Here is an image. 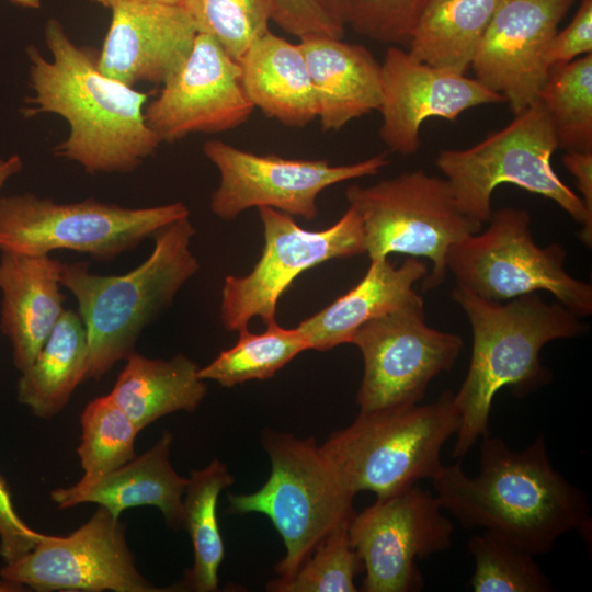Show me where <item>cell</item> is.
<instances>
[{"instance_id": "b9f144b4", "label": "cell", "mask_w": 592, "mask_h": 592, "mask_svg": "<svg viewBox=\"0 0 592 592\" xmlns=\"http://www.w3.org/2000/svg\"><path fill=\"white\" fill-rule=\"evenodd\" d=\"M325 12L337 23L344 26L343 22V2L344 0H315Z\"/></svg>"}, {"instance_id": "7c38bea8", "label": "cell", "mask_w": 592, "mask_h": 592, "mask_svg": "<svg viewBox=\"0 0 592 592\" xmlns=\"http://www.w3.org/2000/svg\"><path fill=\"white\" fill-rule=\"evenodd\" d=\"M205 157L217 168L220 180L212 192L209 208L224 221L236 219L252 207H270L308 221L318 216L317 197L327 187L377 174L389 163L386 153L349 164L327 160L289 159L258 155L220 139L203 145Z\"/></svg>"}, {"instance_id": "e0dca14e", "label": "cell", "mask_w": 592, "mask_h": 592, "mask_svg": "<svg viewBox=\"0 0 592 592\" xmlns=\"http://www.w3.org/2000/svg\"><path fill=\"white\" fill-rule=\"evenodd\" d=\"M574 0H500L470 68L511 111L534 103L547 78L548 46Z\"/></svg>"}, {"instance_id": "f546056e", "label": "cell", "mask_w": 592, "mask_h": 592, "mask_svg": "<svg viewBox=\"0 0 592 592\" xmlns=\"http://www.w3.org/2000/svg\"><path fill=\"white\" fill-rule=\"evenodd\" d=\"M537 100L548 113L558 148L592 151V53L550 67Z\"/></svg>"}, {"instance_id": "8992f818", "label": "cell", "mask_w": 592, "mask_h": 592, "mask_svg": "<svg viewBox=\"0 0 592 592\" xmlns=\"http://www.w3.org/2000/svg\"><path fill=\"white\" fill-rule=\"evenodd\" d=\"M262 444L271 462L270 477L255 492L230 494L229 511L258 512L271 520L286 548L275 572L286 580L330 532L351 522L355 494L315 437L266 430Z\"/></svg>"}, {"instance_id": "d6986e66", "label": "cell", "mask_w": 592, "mask_h": 592, "mask_svg": "<svg viewBox=\"0 0 592 592\" xmlns=\"http://www.w3.org/2000/svg\"><path fill=\"white\" fill-rule=\"evenodd\" d=\"M111 11L98 67L133 88L140 82L163 84L183 64L198 33L182 5L128 3Z\"/></svg>"}, {"instance_id": "9c48e42d", "label": "cell", "mask_w": 592, "mask_h": 592, "mask_svg": "<svg viewBox=\"0 0 592 592\" xmlns=\"http://www.w3.org/2000/svg\"><path fill=\"white\" fill-rule=\"evenodd\" d=\"M190 210L181 202L125 207L87 198L57 203L32 193L0 200V250L43 255L66 249L109 262Z\"/></svg>"}, {"instance_id": "83f0119b", "label": "cell", "mask_w": 592, "mask_h": 592, "mask_svg": "<svg viewBox=\"0 0 592 592\" xmlns=\"http://www.w3.org/2000/svg\"><path fill=\"white\" fill-rule=\"evenodd\" d=\"M234 483L227 465L213 459L198 470H192L183 496V527L190 534L194 562L185 572L179 590L215 592L225 546L217 519L218 497Z\"/></svg>"}, {"instance_id": "60d3db41", "label": "cell", "mask_w": 592, "mask_h": 592, "mask_svg": "<svg viewBox=\"0 0 592 592\" xmlns=\"http://www.w3.org/2000/svg\"><path fill=\"white\" fill-rule=\"evenodd\" d=\"M107 9L128 3H159L168 5H182L185 0H90Z\"/></svg>"}, {"instance_id": "d590c367", "label": "cell", "mask_w": 592, "mask_h": 592, "mask_svg": "<svg viewBox=\"0 0 592 592\" xmlns=\"http://www.w3.org/2000/svg\"><path fill=\"white\" fill-rule=\"evenodd\" d=\"M273 22L298 39L311 34L342 38L345 30L315 0H274Z\"/></svg>"}, {"instance_id": "cb8c5ba5", "label": "cell", "mask_w": 592, "mask_h": 592, "mask_svg": "<svg viewBox=\"0 0 592 592\" xmlns=\"http://www.w3.org/2000/svg\"><path fill=\"white\" fill-rule=\"evenodd\" d=\"M239 64L254 109L287 127L301 128L317 118L315 91L298 43L269 31L249 47Z\"/></svg>"}, {"instance_id": "7bdbcfd3", "label": "cell", "mask_w": 592, "mask_h": 592, "mask_svg": "<svg viewBox=\"0 0 592 592\" xmlns=\"http://www.w3.org/2000/svg\"><path fill=\"white\" fill-rule=\"evenodd\" d=\"M15 5L26 9H38L42 5V0H9Z\"/></svg>"}, {"instance_id": "d4e9b609", "label": "cell", "mask_w": 592, "mask_h": 592, "mask_svg": "<svg viewBox=\"0 0 592 592\" xmlns=\"http://www.w3.org/2000/svg\"><path fill=\"white\" fill-rule=\"evenodd\" d=\"M198 366L182 353L169 360L132 352L109 396L139 431L170 413L194 411L207 394Z\"/></svg>"}, {"instance_id": "d6a6232c", "label": "cell", "mask_w": 592, "mask_h": 592, "mask_svg": "<svg viewBox=\"0 0 592 592\" xmlns=\"http://www.w3.org/2000/svg\"><path fill=\"white\" fill-rule=\"evenodd\" d=\"M182 7L198 33L214 37L238 62L270 31L274 0H185Z\"/></svg>"}, {"instance_id": "8fae6325", "label": "cell", "mask_w": 592, "mask_h": 592, "mask_svg": "<svg viewBox=\"0 0 592 592\" xmlns=\"http://www.w3.org/2000/svg\"><path fill=\"white\" fill-rule=\"evenodd\" d=\"M263 227L262 254L250 273L228 275L221 289L220 320L228 331L248 328L252 318L276 321L277 303L303 272L332 259L365 252L362 221L351 206L332 226L301 228L292 216L258 208Z\"/></svg>"}, {"instance_id": "9a60e30c", "label": "cell", "mask_w": 592, "mask_h": 592, "mask_svg": "<svg viewBox=\"0 0 592 592\" xmlns=\"http://www.w3.org/2000/svg\"><path fill=\"white\" fill-rule=\"evenodd\" d=\"M453 532L454 525L436 496L417 485L377 498L349 524L351 544L365 570L362 591L422 590L417 560L447 550Z\"/></svg>"}, {"instance_id": "5bb4252c", "label": "cell", "mask_w": 592, "mask_h": 592, "mask_svg": "<svg viewBox=\"0 0 592 592\" xmlns=\"http://www.w3.org/2000/svg\"><path fill=\"white\" fill-rule=\"evenodd\" d=\"M0 580L21 591L37 592H163L136 567L125 525L99 506L91 517L66 536L47 535L0 569Z\"/></svg>"}, {"instance_id": "e575fe53", "label": "cell", "mask_w": 592, "mask_h": 592, "mask_svg": "<svg viewBox=\"0 0 592 592\" xmlns=\"http://www.w3.org/2000/svg\"><path fill=\"white\" fill-rule=\"evenodd\" d=\"M432 0H344L343 22L372 41L408 45L421 14Z\"/></svg>"}, {"instance_id": "ee69618b", "label": "cell", "mask_w": 592, "mask_h": 592, "mask_svg": "<svg viewBox=\"0 0 592 592\" xmlns=\"http://www.w3.org/2000/svg\"><path fill=\"white\" fill-rule=\"evenodd\" d=\"M20 589L0 580V592H18Z\"/></svg>"}, {"instance_id": "7a4b0ae2", "label": "cell", "mask_w": 592, "mask_h": 592, "mask_svg": "<svg viewBox=\"0 0 592 592\" xmlns=\"http://www.w3.org/2000/svg\"><path fill=\"white\" fill-rule=\"evenodd\" d=\"M431 480L442 508L464 527L485 528L535 556L549 553L569 532L587 539L591 534L588 499L553 467L544 436L514 451L488 434L476 476L457 462L443 465Z\"/></svg>"}, {"instance_id": "f35d334b", "label": "cell", "mask_w": 592, "mask_h": 592, "mask_svg": "<svg viewBox=\"0 0 592 592\" xmlns=\"http://www.w3.org/2000/svg\"><path fill=\"white\" fill-rule=\"evenodd\" d=\"M562 163L573 175L581 200L592 214V151L569 150L563 155Z\"/></svg>"}, {"instance_id": "f1b7e54d", "label": "cell", "mask_w": 592, "mask_h": 592, "mask_svg": "<svg viewBox=\"0 0 592 592\" xmlns=\"http://www.w3.org/2000/svg\"><path fill=\"white\" fill-rule=\"evenodd\" d=\"M237 343L221 351L209 364L198 367V377L223 387H234L253 379H267L309 350L296 328H284L276 321L266 325L265 331L255 334L248 328L238 331Z\"/></svg>"}, {"instance_id": "4316f807", "label": "cell", "mask_w": 592, "mask_h": 592, "mask_svg": "<svg viewBox=\"0 0 592 592\" xmlns=\"http://www.w3.org/2000/svg\"><path fill=\"white\" fill-rule=\"evenodd\" d=\"M500 0H432L407 52L426 65L466 73Z\"/></svg>"}, {"instance_id": "52a82bcc", "label": "cell", "mask_w": 592, "mask_h": 592, "mask_svg": "<svg viewBox=\"0 0 592 592\" xmlns=\"http://www.w3.org/2000/svg\"><path fill=\"white\" fill-rule=\"evenodd\" d=\"M558 149L556 134L543 104L536 100L503 128L465 149L440 151L435 164L444 174L458 208L483 224L491 215L493 191L514 184L555 202L582 224L580 238L592 243V214L555 172L551 166Z\"/></svg>"}, {"instance_id": "74e56055", "label": "cell", "mask_w": 592, "mask_h": 592, "mask_svg": "<svg viewBox=\"0 0 592 592\" xmlns=\"http://www.w3.org/2000/svg\"><path fill=\"white\" fill-rule=\"evenodd\" d=\"M43 535L18 514L7 480L0 474V556L4 563L30 551Z\"/></svg>"}, {"instance_id": "4fadbf2b", "label": "cell", "mask_w": 592, "mask_h": 592, "mask_svg": "<svg viewBox=\"0 0 592 592\" xmlns=\"http://www.w3.org/2000/svg\"><path fill=\"white\" fill-rule=\"evenodd\" d=\"M350 343L361 351L360 412L419 403L431 380L449 371L463 348L459 335L426 325L423 298L362 325Z\"/></svg>"}, {"instance_id": "1f68e13d", "label": "cell", "mask_w": 592, "mask_h": 592, "mask_svg": "<svg viewBox=\"0 0 592 592\" xmlns=\"http://www.w3.org/2000/svg\"><path fill=\"white\" fill-rule=\"evenodd\" d=\"M81 437L77 453L81 478L105 475L133 459L137 426L109 396L91 400L80 414Z\"/></svg>"}, {"instance_id": "8d00e7d4", "label": "cell", "mask_w": 592, "mask_h": 592, "mask_svg": "<svg viewBox=\"0 0 592 592\" xmlns=\"http://www.w3.org/2000/svg\"><path fill=\"white\" fill-rule=\"evenodd\" d=\"M592 53V0H581L571 22L554 35L546 54L548 67Z\"/></svg>"}, {"instance_id": "30bf717a", "label": "cell", "mask_w": 592, "mask_h": 592, "mask_svg": "<svg viewBox=\"0 0 592 592\" xmlns=\"http://www.w3.org/2000/svg\"><path fill=\"white\" fill-rule=\"evenodd\" d=\"M489 226L453 244L446 269L456 286L494 301L546 291L579 318L592 312V287L569 275L566 250L536 244L527 210L505 207L492 213Z\"/></svg>"}, {"instance_id": "3957f363", "label": "cell", "mask_w": 592, "mask_h": 592, "mask_svg": "<svg viewBox=\"0 0 592 592\" xmlns=\"http://www.w3.org/2000/svg\"><path fill=\"white\" fill-rule=\"evenodd\" d=\"M452 298L466 314L473 333L467 375L454 394L460 425L452 452L464 458L479 439L489 434L497 392L510 387L525 397L551 380L539 360L542 349L557 339L580 335V318L560 303H548L536 293L505 301L481 298L456 286Z\"/></svg>"}, {"instance_id": "44dd1931", "label": "cell", "mask_w": 592, "mask_h": 592, "mask_svg": "<svg viewBox=\"0 0 592 592\" xmlns=\"http://www.w3.org/2000/svg\"><path fill=\"white\" fill-rule=\"evenodd\" d=\"M1 252L0 329L11 343L15 368L22 372L35 360L66 310L60 291L64 262L49 254Z\"/></svg>"}, {"instance_id": "5b68a950", "label": "cell", "mask_w": 592, "mask_h": 592, "mask_svg": "<svg viewBox=\"0 0 592 592\" xmlns=\"http://www.w3.org/2000/svg\"><path fill=\"white\" fill-rule=\"evenodd\" d=\"M459 425L454 394L444 391L428 405L360 412L321 449L354 494L371 491L386 498L432 479L444 465V444Z\"/></svg>"}, {"instance_id": "836d02e7", "label": "cell", "mask_w": 592, "mask_h": 592, "mask_svg": "<svg viewBox=\"0 0 592 592\" xmlns=\"http://www.w3.org/2000/svg\"><path fill=\"white\" fill-rule=\"evenodd\" d=\"M349 524L330 532L293 577L275 579L266 590L274 592H355L354 579L363 563L351 544Z\"/></svg>"}, {"instance_id": "4dcf8cb0", "label": "cell", "mask_w": 592, "mask_h": 592, "mask_svg": "<svg viewBox=\"0 0 592 592\" xmlns=\"http://www.w3.org/2000/svg\"><path fill=\"white\" fill-rule=\"evenodd\" d=\"M467 549L474 559L470 587L475 592H550V578L535 561V555L489 531L469 537Z\"/></svg>"}, {"instance_id": "ba28073f", "label": "cell", "mask_w": 592, "mask_h": 592, "mask_svg": "<svg viewBox=\"0 0 592 592\" xmlns=\"http://www.w3.org/2000/svg\"><path fill=\"white\" fill-rule=\"evenodd\" d=\"M345 197L361 218L371 260L400 253L432 262L423 291L444 281L451 247L482 226L458 208L445 179L421 169L368 186L350 185Z\"/></svg>"}, {"instance_id": "2e32d148", "label": "cell", "mask_w": 592, "mask_h": 592, "mask_svg": "<svg viewBox=\"0 0 592 592\" xmlns=\"http://www.w3.org/2000/svg\"><path fill=\"white\" fill-rule=\"evenodd\" d=\"M162 86L145 106V121L161 143L237 128L254 111L240 64L208 34L197 33L190 54Z\"/></svg>"}, {"instance_id": "ac0fdd59", "label": "cell", "mask_w": 592, "mask_h": 592, "mask_svg": "<svg viewBox=\"0 0 592 592\" xmlns=\"http://www.w3.org/2000/svg\"><path fill=\"white\" fill-rule=\"evenodd\" d=\"M380 67L379 136L401 156L419 150L426 119L454 121L471 107L504 102L476 78L421 62L397 46L386 50Z\"/></svg>"}, {"instance_id": "ab89813d", "label": "cell", "mask_w": 592, "mask_h": 592, "mask_svg": "<svg viewBox=\"0 0 592 592\" xmlns=\"http://www.w3.org/2000/svg\"><path fill=\"white\" fill-rule=\"evenodd\" d=\"M23 168L20 156L12 155L8 159L0 160V189L12 175L19 173Z\"/></svg>"}, {"instance_id": "603a6c76", "label": "cell", "mask_w": 592, "mask_h": 592, "mask_svg": "<svg viewBox=\"0 0 592 592\" xmlns=\"http://www.w3.org/2000/svg\"><path fill=\"white\" fill-rule=\"evenodd\" d=\"M426 274V263L414 257L399 266L392 265L387 258L371 260L358 284L303 320L297 329L309 350L323 352L350 343L354 332L365 322L421 299L413 287Z\"/></svg>"}, {"instance_id": "ffe728a7", "label": "cell", "mask_w": 592, "mask_h": 592, "mask_svg": "<svg viewBox=\"0 0 592 592\" xmlns=\"http://www.w3.org/2000/svg\"><path fill=\"white\" fill-rule=\"evenodd\" d=\"M173 435L164 431L147 452L96 478H81L75 485L52 490L50 499L59 510L82 503H96L115 517L141 505L160 510L173 528L184 525L183 496L187 479L169 460Z\"/></svg>"}, {"instance_id": "7402d4cb", "label": "cell", "mask_w": 592, "mask_h": 592, "mask_svg": "<svg viewBox=\"0 0 592 592\" xmlns=\"http://www.w3.org/2000/svg\"><path fill=\"white\" fill-rule=\"evenodd\" d=\"M298 44L323 132L340 130L353 119L379 110L382 67L365 46L323 34L304 36Z\"/></svg>"}, {"instance_id": "277c9868", "label": "cell", "mask_w": 592, "mask_h": 592, "mask_svg": "<svg viewBox=\"0 0 592 592\" xmlns=\"http://www.w3.org/2000/svg\"><path fill=\"white\" fill-rule=\"evenodd\" d=\"M195 232L190 216L168 224L152 237L150 255L122 275L91 273L87 262L62 264L60 283L76 298L87 330V378L101 379L126 360L141 331L198 272L191 250Z\"/></svg>"}, {"instance_id": "484cf974", "label": "cell", "mask_w": 592, "mask_h": 592, "mask_svg": "<svg viewBox=\"0 0 592 592\" xmlns=\"http://www.w3.org/2000/svg\"><path fill=\"white\" fill-rule=\"evenodd\" d=\"M89 343L78 311L65 310L35 360L21 372L18 401L42 419L57 415L87 379Z\"/></svg>"}, {"instance_id": "6da1fadb", "label": "cell", "mask_w": 592, "mask_h": 592, "mask_svg": "<svg viewBox=\"0 0 592 592\" xmlns=\"http://www.w3.org/2000/svg\"><path fill=\"white\" fill-rule=\"evenodd\" d=\"M44 33L52 59L34 45L26 47L34 94L20 112L26 118L52 113L68 123V137L53 150L56 157L90 174L134 171L161 144L145 121L149 94L104 75L99 53L75 44L57 19L47 20Z\"/></svg>"}]
</instances>
